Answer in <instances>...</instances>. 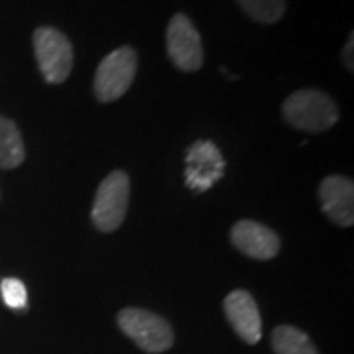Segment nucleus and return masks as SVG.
<instances>
[{"instance_id":"obj_1","label":"nucleus","mask_w":354,"mask_h":354,"mask_svg":"<svg viewBox=\"0 0 354 354\" xmlns=\"http://www.w3.org/2000/svg\"><path fill=\"white\" fill-rule=\"evenodd\" d=\"M281 114L293 128L307 132H323L337 124L339 111L327 93L301 88L290 95L281 104Z\"/></svg>"},{"instance_id":"obj_2","label":"nucleus","mask_w":354,"mask_h":354,"mask_svg":"<svg viewBox=\"0 0 354 354\" xmlns=\"http://www.w3.org/2000/svg\"><path fill=\"white\" fill-rule=\"evenodd\" d=\"M118 327L146 353H165L174 346V329L164 317L152 311L127 307L118 313Z\"/></svg>"},{"instance_id":"obj_3","label":"nucleus","mask_w":354,"mask_h":354,"mask_svg":"<svg viewBox=\"0 0 354 354\" xmlns=\"http://www.w3.org/2000/svg\"><path fill=\"white\" fill-rule=\"evenodd\" d=\"M138 71V53L130 46L111 51L95 73L93 88L101 102H113L127 95Z\"/></svg>"},{"instance_id":"obj_4","label":"nucleus","mask_w":354,"mask_h":354,"mask_svg":"<svg viewBox=\"0 0 354 354\" xmlns=\"http://www.w3.org/2000/svg\"><path fill=\"white\" fill-rule=\"evenodd\" d=\"M34 53L44 79L51 85L67 81L73 69V48L64 32L41 26L34 32Z\"/></svg>"},{"instance_id":"obj_5","label":"nucleus","mask_w":354,"mask_h":354,"mask_svg":"<svg viewBox=\"0 0 354 354\" xmlns=\"http://www.w3.org/2000/svg\"><path fill=\"white\" fill-rule=\"evenodd\" d=\"M130 197V179L124 171H113L99 185L91 218L102 232H113L122 225Z\"/></svg>"},{"instance_id":"obj_6","label":"nucleus","mask_w":354,"mask_h":354,"mask_svg":"<svg viewBox=\"0 0 354 354\" xmlns=\"http://www.w3.org/2000/svg\"><path fill=\"white\" fill-rule=\"evenodd\" d=\"M167 53L181 71H197L203 65V41L185 14H176L167 24Z\"/></svg>"},{"instance_id":"obj_7","label":"nucleus","mask_w":354,"mask_h":354,"mask_svg":"<svg viewBox=\"0 0 354 354\" xmlns=\"http://www.w3.org/2000/svg\"><path fill=\"white\" fill-rule=\"evenodd\" d=\"M225 160L213 142L199 140L185 156V183L193 191H209L223 177Z\"/></svg>"},{"instance_id":"obj_8","label":"nucleus","mask_w":354,"mask_h":354,"mask_svg":"<svg viewBox=\"0 0 354 354\" xmlns=\"http://www.w3.org/2000/svg\"><path fill=\"white\" fill-rule=\"evenodd\" d=\"M323 213L339 227L354 225V183L342 176L325 177L319 185Z\"/></svg>"},{"instance_id":"obj_9","label":"nucleus","mask_w":354,"mask_h":354,"mask_svg":"<svg viewBox=\"0 0 354 354\" xmlns=\"http://www.w3.org/2000/svg\"><path fill=\"white\" fill-rule=\"evenodd\" d=\"M230 241L242 254L254 260H272L281 248L278 234L256 221L236 223L230 230Z\"/></svg>"},{"instance_id":"obj_10","label":"nucleus","mask_w":354,"mask_h":354,"mask_svg":"<svg viewBox=\"0 0 354 354\" xmlns=\"http://www.w3.org/2000/svg\"><path fill=\"white\" fill-rule=\"evenodd\" d=\"M225 313L234 333L248 344L262 339V317L254 297L246 290H234L225 299Z\"/></svg>"},{"instance_id":"obj_11","label":"nucleus","mask_w":354,"mask_h":354,"mask_svg":"<svg viewBox=\"0 0 354 354\" xmlns=\"http://www.w3.org/2000/svg\"><path fill=\"white\" fill-rule=\"evenodd\" d=\"M24 142L16 122L6 116H0V167L14 169L24 162Z\"/></svg>"},{"instance_id":"obj_12","label":"nucleus","mask_w":354,"mask_h":354,"mask_svg":"<svg viewBox=\"0 0 354 354\" xmlns=\"http://www.w3.org/2000/svg\"><path fill=\"white\" fill-rule=\"evenodd\" d=\"M272 346L276 354H319L315 344L304 330L281 325L272 333Z\"/></svg>"},{"instance_id":"obj_13","label":"nucleus","mask_w":354,"mask_h":354,"mask_svg":"<svg viewBox=\"0 0 354 354\" xmlns=\"http://www.w3.org/2000/svg\"><path fill=\"white\" fill-rule=\"evenodd\" d=\"M244 12L256 22L276 24L286 12V0H236Z\"/></svg>"},{"instance_id":"obj_14","label":"nucleus","mask_w":354,"mask_h":354,"mask_svg":"<svg viewBox=\"0 0 354 354\" xmlns=\"http://www.w3.org/2000/svg\"><path fill=\"white\" fill-rule=\"evenodd\" d=\"M0 293L4 304L10 309H26L28 307V291L26 286L16 278H4L0 281Z\"/></svg>"},{"instance_id":"obj_15","label":"nucleus","mask_w":354,"mask_h":354,"mask_svg":"<svg viewBox=\"0 0 354 354\" xmlns=\"http://www.w3.org/2000/svg\"><path fill=\"white\" fill-rule=\"evenodd\" d=\"M353 41H354V36L351 34V38H348V44L344 46V51H342V62L346 65V69L348 71H353L354 65H353Z\"/></svg>"}]
</instances>
